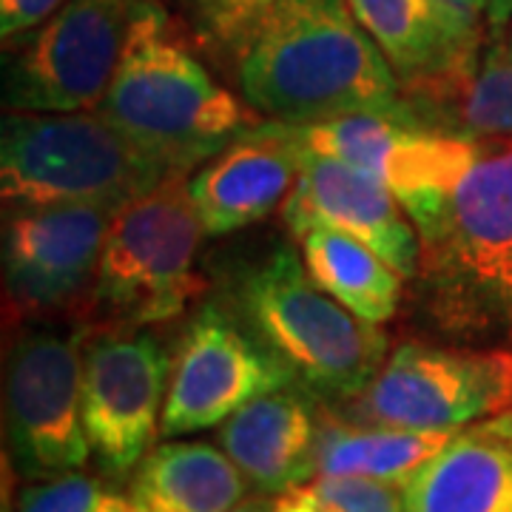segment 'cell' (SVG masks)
Returning <instances> with one entry per match:
<instances>
[{"mask_svg": "<svg viewBox=\"0 0 512 512\" xmlns=\"http://www.w3.org/2000/svg\"><path fill=\"white\" fill-rule=\"evenodd\" d=\"M140 0H66L43 26L6 43V111H94L126 49Z\"/></svg>", "mask_w": 512, "mask_h": 512, "instance_id": "cell-10", "label": "cell"}, {"mask_svg": "<svg viewBox=\"0 0 512 512\" xmlns=\"http://www.w3.org/2000/svg\"><path fill=\"white\" fill-rule=\"evenodd\" d=\"M458 6H464L467 12H476V15H487V6H490V0H453Z\"/></svg>", "mask_w": 512, "mask_h": 512, "instance_id": "cell-30", "label": "cell"}, {"mask_svg": "<svg viewBox=\"0 0 512 512\" xmlns=\"http://www.w3.org/2000/svg\"><path fill=\"white\" fill-rule=\"evenodd\" d=\"M322 399L299 382L239 407L220 424L217 444L262 495H279L316 476Z\"/></svg>", "mask_w": 512, "mask_h": 512, "instance_id": "cell-16", "label": "cell"}, {"mask_svg": "<svg viewBox=\"0 0 512 512\" xmlns=\"http://www.w3.org/2000/svg\"><path fill=\"white\" fill-rule=\"evenodd\" d=\"M299 151V177L282 205V217L293 239L302 237L308 228H333L365 242L404 279H416L421 259L419 231L387 183L339 160L305 148Z\"/></svg>", "mask_w": 512, "mask_h": 512, "instance_id": "cell-14", "label": "cell"}, {"mask_svg": "<svg viewBox=\"0 0 512 512\" xmlns=\"http://www.w3.org/2000/svg\"><path fill=\"white\" fill-rule=\"evenodd\" d=\"M427 123L456 97L484 52L481 15L453 0H348ZM439 126V123H436Z\"/></svg>", "mask_w": 512, "mask_h": 512, "instance_id": "cell-13", "label": "cell"}, {"mask_svg": "<svg viewBox=\"0 0 512 512\" xmlns=\"http://www.w3.org/2000/svg\"><path fill=\"white\" fill-rule=\"evenodd\" d=\"M458 433L359 424L325 410L316 450V476L370 478L404 487Z\"/></svg>", "mask_w": 512, "mask_h": 512, "instance_id": "cell-19", "label": "cell"}, {"mask_svg": "<svg viewBox=\"0 0 512 512\" xmlns=\"http://www.w3.org/2000/svg\"><path fill=\"white\" fill-rule=\"evenodd\" d=\"M117 211L100 202L6 205L3 311L9 328L83 316Z\"/></svg>", "mask_w": 512, "mask_h": 512, "instance_id": "cell-9", "label": "cell"}, {"mask_svg": "<svg viewBox=\"0 0 512 512\" xmlns=\"http://www.w3.org/2000/svg\"><path fill=\"white\" fill-rule=\"evenodd\" d=\"M97 114L168 171H194L262 123L191 52L160 0H140Z\"/></svg>", "mask_w": 512, "mask_h": 512, "instance_id": "cell-2", "label": "cell"}, {"mask_svg": "<svg viewBox=\"0 0 512 512\" xmlns=\"http://www.w3.org/2000/svg\"><path fill=\"white\" fill-rule=\"evenodd\" d=\"M89 322H32L18 328L6 353L3 416L6 453L23 481L83 470L92 444L83 421V348Z\"/></svg>", "mask_w": 512, "mask_h": 512, "instance_id": "cell-7", "label": "cell"}, {"mask_svg": "<svg viewBox=\"0 0 512 512\" xmlns=\"http://www.w3.org/2000/svg\"><path fill=\"white\" fill-rule=\"evenodd\" d=\"M478 148L439 214L419 228L427 305L453 333H512V137Z\"/></svg>", "mask_w": 512, "mask_h": 512, "instance_id": "cell-3", "label": "cell"}, {"mask_svg": "<svg viewBox=\"0 0 512 512\" xmlns=\"http://www.w3.org/2000/svg\"><path fill=\"white\" fill-rule=\"evenodd\" d=\"M9 473H12V461L3 456V510L0 512H12V504H9Z\"/></svg>", "mask_w": 512, "mask_h": 512, "instance_id": "cell-29", "label": "cell"}, {"mask_svg": "<svg viewBox=\"0 0 512 512\" xmlns=\"http://www.w3.org/2000/svg\"><path fill=\"white\" fill-rule=\"evenodd\" d=\"M473 427H476V430H481V433H490V436H498V439L512 441V410L510 413H501V416H495V419L478 421V424H473Z\"/></svg>", "mask_w": 512, "mask_h": 512, "instance_id": "cell-26", "label": "cell"}, {"mask_svg": "<svg viewBox=\"0 0 512 512\" xmlns=\"http://www.w3.org/2000/svg\"><path fill=\"white\" fill-rule=\"evenodd\" d=\"M188 177L191 171H174L114 214L83 311L92 330L171 322L205 291L197 254L208 231Z\"/></svg>", "mask_w": 512, "mask_h": 512, "instance_id": "cell-5", "label": "cell"}, {"mask_svg": "<svg viewBox=\"0 0 512 512\" xmlns=\"http://www.w3.org/2000/svg\"><path fill=\"white\" fill-rule=\"evenodd\" d=\"M439 126L464 134L512 137V52L495 32L464 89L441 109Z\"/></svg>", "mask_w": 512, "mask_h": 512, "instance_id": "cell-21", "label": "cell"}, {"mask_svg": "<svg viewBox=\"0 0 512 512\" xmlns=\"http://www.w3.org/2000/svg\"><path fill=\"white\" fill-rule=\"evenodd\" d=\"M228 512H274V507H271V501L268 504H262V501H239L237 507H231Z\"/></svg>", "mask_w": 512, "mask_h": 512, "instance_id": "cell-28", "label": "cell"}, {"mask_svg": "<svg viewBox=\"0 0 512 512\" xmlns=\"http://www.w3.org/2000/svg\"><path fill=\"white\" fill-rule=\"evenodd\" d=\"M274 512H404L396 484L350 476H313L271 498Z\"/></svg>", "mask_w": 512, "mask_h": 512, "instance_id": "cell-22", "label": "cell"}, {"mask_svg": "<svg viewBox=\"0 0 512 512\" xmlns=\"http://www.w3.org/2000/svg\"><path fill=\"white\" fill-rule=\"evenodd\" d=\"M498 35H501V40L507 43V49L512 52V20L507 23V26H504V29H501V32H498Z\"/></svg>", "mask_w": 512, "mask_h": 512, "instance_id": "cell-31", "label": "cell"}, {"mask_svg": "<svg viewBox=\"0 0 512 512\" xmlns=\"http://www.w3.org/2000/svg\"><path fill=\"white\" fill-rule=\"evenodd\" d=\"M231 313L322 402H350L387 359L384 330L322 291L291 245L239 276Z\"/></svg>", "mask_w": 512, "mask_h": 512, "instance_id": "cell-4", "label": "cell"}, {"mask_svg": "<svg viewBox=\"0 0 512 512\" xmlns=\"http://www.w3.org/2000/svg\"><path fill=\"white\" fill-rule=\"evenodd\" d=\"M171 356L143 328L94 330L83 348V421L111 481L131 476L160 436Z\"/></svg>", "mask_w": 512, "mask_h": 512, "instance_id": "cell-12", "label": "cell"}, {"mask_svg": "<svg viewBox=\"0 0 512 512\" xmlns=\"http://www.w3.org/2000/svg\"><path fill=\"white\" fill-rule=\"evenodd\" d=\"M66 0H0V35L3 43L29 35L55 15Z\"/></svg>", "mask_w": 512, "mask_h": 512, "instance_id": "cell-24", "label": "cell"}, {"mask_svg": "<svg viewBox=\"0 0 512 512\" xmlns=\"http://www.w3.org/2000/svg\"><path fill=\"white\" fill-rule=\"evenodd\" d=\"M296 242L313 282L348 311L373 325H384L396 316L404 276L365 242L322 225L308 228Z\"/></svg>", "mask_w": 512, "mask_h": 512, "instance_id": "cell-20", "label": "cell"}, {"mask_svg": "<svg viewBox=\"0 0 512 512\" xmlns=\"http://www.w3.org/2000/svg\"><path fill=\"white\" fill-rule=\"evenodd\" d=\"M512 20V0H490L487 6V23L493 32H501Z\"/></svg>", "mask_w": 512, "mask_h": 512, "instance_id": "cell-27", "label": "cell"}, {"mask_svg": "<svg viewBox=\"0 0 512 512\" xmlns=\"http://www.w3.org/2000/svg\"><path fill=\"white\" fill-rule=\"evenodd\" d=\"M299 146L265 120L197 165L188 191L208 237H225L271 217L299 177Z\"/></svg>", "mask_w": 512, "mask_h": 512, "instance_id": "cell-15", "label": "cell"}, {"mask_svg": "<svg viewBox=\"0 0 512 512\" xmlns=\"http://www.w3.org/2000/svg\"><path fill=\"white\" fill-rule=\"evenodd\" d=\"M15 512H128V498L106 478L74 470L46 481H26Z\"/></svg>", "mask_w": 512, "mask_h": 512, "instance_id": "cell-23", "label": "cell"}, {"mask_svg": "<svg viewBox=\"0 0 512 512\" xmlns=\"http://www.w3.org/2000/svg\"><path fill=\"white\" fill-rule=\"evenodd\" d=\"M512 410V350L402 342L339 416L404 430H467Z\"/></svg>", "mask_w": 512, "mask_h": 512, "instance_id": "cell-8", "label": "cell"}, {"mask_svg": "<svg viewBox=\"0 0 512 512\" xmlns=\"http://www.w3.org/2000/svg\"><path fill=\"white\" fill-rule=\"evenodd\" d=\"M402 490L404 512H512V441L467 427Z\"/></svg>", "mask_w": 512, "mask_h": 512, "instance_id": "cell-18", "label": "cell"}, {"mask_svg": "<svg viewBox=\"0 0 512 512\" xmlns=\"http://www.w3.org/2000/svg\"><path fill=\"white\" fill-rule=\"evenodd\" d=\"M248 487L220 444L168 439L131 470L128 512H228Z\"/></svg>", "mask_w": 512, "mask_h": 512, "instance_id": "cell-17", "label": "cell"}, {"mask_svg": "<svg viewBox=\"0 0 512 512\" xmlns=\"http://www.w3.org/2000/svg\"><path fill=\"white\" fill-rule=\"evenodd\" d=\"M293 373L225 305H202L171 353L160 439L220 427L239 407L285 384Z\"/></svg>", "mask_w": 512, "mask_h": 512, "instance_id": "cell-11", "label": "cell"}, {"mask_svg": "<svg viewBox=\"0 0 512 512\" xmlns=\"http://www.w3.org/2000/svg\"><path fill=\"white\" fill-rule=\"evenodd\" d=\"M200 3L205 6V15L211 20L214 32L234 40L251 20L259 18L268 6H274L276 0H200Z\"/></svg>", "mask_w": 512, "mask_h": 512, "instance_id": "cell-25", "label": "cell"}, {"mask_svg": "<svg viewBox=\"0 0 512 512\" xmlns=\"http://www.w3.org/2000/svg\"><path fill=\"white\" fill-rule=\"evenodd\" d=\"M168 171L97 111H6L0 123L3 205L100 202L123 208Z\"/></svg>", "mask_w": 512, "mask_h": 512, "instance_id": "cell-6", "label": "cell"}, {"mask_svg": "<svg viewBox=\"0 0 512 512\" xmlns=\"http://www.w3.org/2000/svg\"><path fill=\"white\" fill-rule=\"evenodd\" d=\"M231 43L239 94L271 123L416 111L348 0H276Z\"/></svg>", "mask_w": 512, "mask_h": 512, "instance_id": "cell-1", "label": "cell"}]
</instances>
